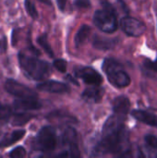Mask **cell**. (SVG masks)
Masks as SVG:
<instances>
[{
	"label": "cell",
	"mask_w": 157,
	"mask_h": 158,
	"mask_svg": "<svg viewBox=\"0 0 157 158\" xmlns=\"http://www.w3.org/2000/svg\"><path fill=\"white\" fill-rule=\"evenodd\" d=\"M123 118L117 115H112L105 121L102 139L94 149V156L113 154L126 156L129 152V132L124 126Z\"/></svg>",
	"instance_id": "obj_1"
},
{
	"label": "cell",
	"mask_w": 157,
	"mask_h": 158,
	"mask_svg": "<svg viewBox=\"0 0 157 158\" xmlns=\"http://www.w3.org/2000/svg\"><path fill=\"white\" fill-rule=\"evenodd\" d=\"M19 62L24 73L32 80L43 81L51 74V66L37 57L19 53Z\"/></svg>",
	"instance_id": "obj_2"
},
{
	"label": "cell",
	"mask_w": 157,
	"mask_h": 158,
	"mask_svg": "<svg viewBox=\"0 0 157 158\" xmlns=\"http://www.w3.org/2000/svg\"><path fill=\"white\" fill-rule=\"evenodd\" d=\"M103 70L113 86L117 88H125L130 85V78L118 61L112 58L105 59L103 63Z\"/></svg>",
	"instance_id": "obj_3"
},
{
	"label": "cell",
	"mask_w": 157,
	"mask_h": 158,
	"mask_svg": "<svg viewBox=\"0 0 157 158\" xmlns=\"http://www.w3.org/2000/svg\"><path fill=\"white\" fill-rule=\"evenodd\" d=\"M93 23L100 31L107 33L116 31L118 26L117 14L113 10L105 7L104 9L95 11L93 15Z\"/></svg>",
	"instance_id": "obj_4"
},
{
	"label": "cell",
	"mask_w": 157,
	"mask_h": 158,
	"mask_svg": "<svg viewBox=\"0 0 157 158\" xmlns=\"http://www.w3.org/2000/svg\"><path fill=\"white\" fill-rule=\"evenodd\" d=\"M56 133L55 129L51 126L43 127L38 132L35 142L37 149L43 153L53 152L56 146Z\"/></svg>",
	"instance_id": "obj_5"
},
{
	"label": "cell",
	"mask_w": 157,
	"mask_h": 158,
	"mask_svg": "<svg viewBox=\"0 0 157 158\" xmlns=\"http://www.w3.org/2000/svg\"><path fill=\"white\" fill-rule=\"evenodd\" d=\"M5 89L8 94L19 99H37L38 97V94L33 90L12 79L6 81Z\"/></svg>",
	"instance_id": "obj_6"
},
{
	"label": "cell",
	"mask_w": 157,
	"mask_h": 158,
	"mask_svg": "<svg viewBox=\"0 0 157 158\" xmlns=\"http://www.w3.org/2000/svg\"><path fill=\"white\" fill-rule=\"evenodd\" d=\"M120 25L126 34L132 37H139L146 31L145 24L138 19L132 17H124L121 19Z\"/></svg>",
	"instance_id": "obj_7"
},
{
	"label": "cell",
	"mask_w": 157,
	"mask_h": 158,
	"mask_svg": "<svg viewBox=\"0 0 157 158\" xmlns=\"http://www.w3.org/2000/svg\"><path fill=\"white\" fill-rule=\"evenodd\" d=\"M74 74L77 78L81 79L86 84L100 85L103 82V78L99 72L90 67H79L74 69Z\"/></svg>",
	"instance_id": "obj_8"
},
{
	"label": "cell",
	"mask_w": 157,
	"mask_h": 158,
	"mask_svg": "<svg viewBox=\"0 0 157 158\" xmlns=\"http://www.w3.org/2000/svg\"><path fill=\"white\" fill-rule=\"evenodd\" d=\"M62 141L65 145L68 147V156L72 157H80V150L77 142V133L74 129L68 128L63 133Z\"/></svg>",
	"instance_id": "obj_9"
},
{
	"label": "cell",
	"mask_w": 157,
	"mask_h": 158,
	"mask_svg": "<svg viewBox=\"0 0 157 158\" xmlns=\"http://www.w3.org/2000/svg\"><path fill=\"white\" fill-rule=\"evenodd\" d=\"M37 89L41 92L53 93V94H66L70 91L68 85L57 81H45L37 85Z\"/></svg>",
	"instance_id": "obj_10"
},
{
	"label": "cell",
	"mask_w": 157,
	"mask_h": 158,
	"mask_svg": "<svg viewBox=\"0 0 157 158\" xmlns=\"http://www.w3.org/2000/svg\"><path fill=\"white\" fill-rule=\"evenodd\" d=\"M130 103L128 97L126 96H118L113 102V111L114 114L118 116L119 118L125 119L129 110H130Z\"/></svg>",
	"instance_id": "obj_11"
},
{
	"label": "cell",
	"mask_w": 157,
	"mask_h": 158,
	"mask_svg": "<svg viewBox=\"0 0 157 158\" xmlns=\"http://www.w3.org/2000/svg\"><path fill=\"white\" fill-rule=\"evenodd\" d=\"M105 94V90L98 85H94L93 87H90L84 90L81 94L82 99L90 103H99L101 102Z\"/></svg>",
	"instance_id": "obj_12"
},
{
	"label": "cell",
	"mask_w": 157,
	"mask_h": 158,
	"mask_svg": "<svg viewBox=\"0 0 157 158\" xmlns=\"http://www.w3.org/2000/svg\"><path fill=\"white\" fill-rule=\"evenodd\" d=\"M42 107V104L37 99H18L14 102V108L20 111L37 110Z\"/></svg>",
	"instance_id": "obj_13"
},
{
	"label": "cell",
	"mask_w": 157,
	"mask_h": 158,
	"mask_svg": "<svg viewBox=\"0 0 157 158\" xmlns=\"http://www.w3.org/2000/svg\"><path fill=\"white\" fill-rule=\"evenodd\" d=\"M131 115L137 120L149 126L157 128V115L155 114H152L143 110H133L131 112Z\"/></svg>",
	"instance_id": "obj_14"
},
{
	"label": "cell",
	"mask_w": 157,
	"mask_h": 158,
	"mask_svg": "<svg viewBox=\"0 0 157 158\" xmlns=\"http://www.w3.org/2000/svg\"><path fill=\"white\" fill-rule=\"evenodd\" d=\"M118 44V39H111V38H105L102 36L95 35L93 44L95 48L100 50H108L114 48Z\"/></svg>",
	"instance_id": "obj_15"
},
{
	"label": "cell",
	"mask_w": 157,
	"mask_h": 158,
	"mask_svg": "<svg viewBox=\"0 0 157 158\" xmlns=\"http://www.w3.org/2000/svg\"><path fill=\"white\" fill-rule=\"evenodd\" d=\"M25 133L26 132L24 130H18V131H14L10 134H6L0 142V147H7L16 143L17 142L20 141L24 137Z\"/></svg>",
	"instance_id": "obj_16"
},
{
	"label": "cell",
	"mask_w": 157,
	"mask_h": 158,
	"mask_svg": "<svg viewBox=\"0 0 157 158\" xmlns=\"http://www.w3.org/2000/svg\"><path fill=\"white\" fill-rule=\"evenodd\" d=\"M90 31H91V28L86 24H83L80 28V30L78 31V32L76 33V35L74 37V44H75L76 47H80L86 42V40L88 39V36L90 34Z\"/></svg>",
	"instance_id": "obj_17"
},
{
	"label": "cell",
	"mask_w": 157,
	"mask_h": 158,
	"mask_svg": "<svg viewBox=\"0 0 157 158\" xmlns=\"http://www.w3.org/2000/svg\"><path fill=\"white\" fill-rule=\"evenodd\" d=\"M33 118H34V115H31L30 113H27L24 111L19 112L13 116L11 124L15 127H20V126H23L26 123H28V121H30Z\"/></svg>",
	"instance_id": "obj_18"
},
{
	"label": "cell",
	"mask_w": 157,
	"mask_h": 158,
	"mask_svg": "<svg viewBox=\"0 0 157 158\" xmlns=\"http://www.w3.org/2000/svg\"><path fill=\"white\" fill-rule=\"evenodd\" d=\"M12 116V110L10 106L0 104V125H4L10 119Z\"/></svg>",
	"instance_id": "obj_19"
},
{
	"label": "cell",
	"mask_w": 157,
	"mask_h": 158,
	"mask_svg": "<svg viewBox=\"0 0 157 158\" xmlns=\"http://www.w3.org/2000/svg\"><path fill=\"white\" fill-rule=\"evenodd\" d=\"M38 44L43 47V49L45 51V53L50 56L53 57L54 56V51L52 49V47L50 46L49 43H48V39H47V34H42L41 36L38 37L37 39Z\"/></svg>",
	"instance_id": "obj_20"
},
{
	"label": "cell",
	"mask_w": 157,
	"mask_h": 158,
	"mask_svg": "<svg viewBox=\"0 0 157 158\" xmlns=\"http://www.w3.org/2000/svg\"><path fill=\"white\" fill-rule=\"evenodd\" d=\"M25 8L27 10V13L34 19H38L39 17V14H38V11L36 10V7H35V5L33 4V2L31 0H25Z\"/></svg>",
	"instance_id": "obj_21"
},
{
	"label": "cell",
	"mask_w": 157,
	"mask_h": 158,
	"mask_svg": "<svg viewBox=\"0 0 157 158\" xmlns=\"http://www.w3.org/2000/svg\"><path fill=\"white\" fill-rule=\"evenodd\" d=\"M146 145L152 150H157V137L154 134H146L144 136Z\"/></svg>",
	"instance_id": "obj_22"
},
{
	"label": "cell",
	"mask_w": 157,
	"mask_h": 158,
	"mask_svg": "<svg viewBox=\"0 0 157 158\" xmlns=\"http://www.w3.org/2000/svg\"><path fill=\"white\" fill-rule=\"evenodd\" d=\"M9 156L11 158H23L26 156V150L22 146H18L14 148L10 153Z\"/></svg>",
	"instance_id": "obj_23"
},
{
	"label": "cell",
	"mask_w": 157,
	"mask_h": 158,
	"mask_svg": "<svg viewBox=\"0 0 157 158\" xmlns=\"http://www.w3.org/2000/svg\"><path fill=\"white\" fill-rule=\"evenodd\" d=\"M54 67L60 72H66L67 70V61L65 59H56L53 62Z\"/></svg>",
	"instance_id": "obj_24"
},
{
	"label": "cell",
	"mask_w": 157,
	"mask_h": 158,
	"mask_svg": "<svg viewBox=\"0 0 157 158\" xmlns=\"http://www.w3.org/2000/svg\"><path fill=\"white\" fill-rule=\"evenodd\" d=\"M74 5L79 8H88L91 6L90 0H74Z\"/></svg>",
	"instance_id": "obj_25"
},
{
	"label": "cell",
	"mask_w": 157,
	"mask_h": 158,
	"mask_svg": "<svg viewBox=\"0 0 157 158\" xmlns=\"http://www.w3.org/2000/svg\"><path fill=\"white\" fill-rule=\"evenodd\" d=\"M145 67L150 69H153L155 71L157 72V60L155 61H148V62H145L144 63Z\"/></svg>",
	"instance_id": "obj_26"
},
{
	"label": "cell",
	"mask_w": 157,
	"mask_h": 158,
	"mask_svg": "<svg viewBox=\"0 0 157 158\" xmlns=\"http://www.w3.org/2000/svg\"><path fill=\"white\" fill-rule=\"evenodd\" d=\"M7 47V42L5 37L0 38V53H3L6 50Z\"/></svg>",
	"instance_id": "obj_27"
},
{
	"label": "cell",
	"mask_w": 157,
	"mask_h": 158,
	"mask_svg": "<svg viewBox=\"0 0 157 158\" xmlns=\"http://www.w3.org/2000/svg\"><path fill=\"white\" fill-rule=\"evenodd\" d=\"M56 2H57V6H58L59 9L60 10H64L65 6H66L67 0H56Z\"/></svg>",
	"instance_id": "obj_28"
},
{
	"label": "cell",
	"mask_w": 157,
	"mask_h": 158,
	"mask_svg": "<svg viewBox=\"0 0 157 158\" xmlns=\"http://www.w3.org/2000/svg\"><path fill=\"white\" fill-rule=\"evenodd\" d=\"M74 78H75V77H74ZM74 78H73V77H71L70 75H68V76L67 77V79H68V81H70L72 83H74V84H76V85H78V86H79V82H78V81H77V80H76V79H74Z\"/></svg>",
	"instance_id": "obj_29"
},
{
	"label": "cell",
	"mask_w": 157,
	"mask_h": 158,
	"mask_svg": "<svg viewBox=\"0 0 157 158\" xmlns=\"http://www.w3.org/2000/svg\"><path fill=\"white\" fill-rule=\"evenodd\" d=\"M39 1L42 2V3H43V4H46V5H48V6H51V5H52L51 0H39Z\"/></svg>",
	"instance_id": "obj_30"
}]
</instances>
